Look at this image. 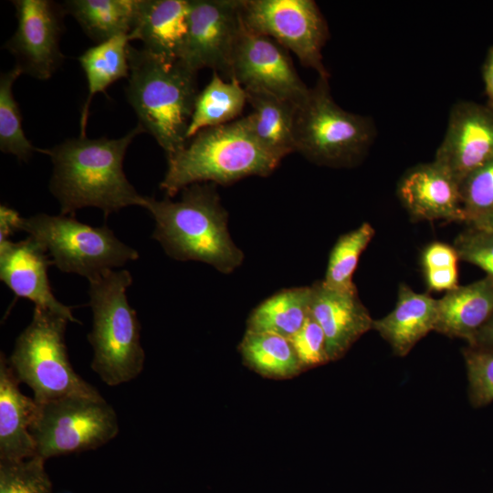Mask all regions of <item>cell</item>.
<instances>
[{
	"label": "cell",
	"mask_w": 493,
	"mask_h": 493,
	"mask_svg": "<svg viewBox=\"0 0 493 493\" xmlns=\"http://www.w3.org/2000/svg\"><path fill=\"white\" fill-rule=\"evenodd\" d=\"M436 317L437 299L402 283L393 309L374 320L372 330L390 345L395 356L404 357L421 339L435 330Z\"/></svg>",
	"instance_id": "19"
},
{
	"label": "cell",
	"mask_w": 493,
	"mask_h": 493,
	"mask_svg": "<svg viewBox=\"0 0 493 493\" xmlns=\"http://www.w3.org/2000/svg\"><path fill=\"white\" fill-rule=\"evenodd\" d=\"M247 97L245 89L235 80L224 81L213 71L211 80L199 91L186 137L199 131L233 122L239 119Z\"/></svg>",
	"instance_id": "26"
},
{
	"label": "cell",
	"mask_w": 493,
	"mask_h": 493,
	"mask_svg": "<svg viewBox=\"0 0 493 493\" xmlns=\"http://www.w3.org/2000/svg\"><path fill=\"white\" fill-rule=\"evenodd\" d=\"M289 341L298 356L302 372L330 362L324 332L311 315Z\"/></svg>",
	"instance_id": "35"
},
{
	"label": "cell",
	"mask_w": 493,
	"mask_h": 493,
	"mask_svg": "<svg viewBox=\"0 0 493 493\" xmlns=\"http://www.w3.org/2000/svg\"><path fill=\"white\" fill-rule=\"evenodd\" d=\"M145 132L137 124L118 139L71 138L45 149L53 163L49 190L60 205V215L74 216L84 207H96L105 217L131 206L143 207L145 196L127 179L123 160L133 139Z\"/></svg>",
	"instance_id": "1"
},
{
	"label": "cell",
	"mask_w": 493,
	"mask_h": 493,
	"mask_svg": "<svg viewBox=\"0 0 493 493\" xmlns=\"http://www.w3.org/2000/svg\"><path fill=\"white\" fill-rule=\"evenodd\" d=\"M241 18L246 29L274 39L319 77L329 78L322 49L330 32L315 1L241 0Z\"/></svg>",
	"instance_id": "10"
},
{
	"label": "cell",
	"mask_w": 493,
	"mask_h": 493,
	"mask_svg": "<svg viewBox=\"0 0 493 493\" xmlns=\"http://www.w3.org/2000/svg\"><path fill=\"white\" fill-rule=\"evenodd\" d=\"M190 0H137L131 33L142 48L168 59H180L185 41Z\"/></svg>",
	"instance_id": "18"
},
{
	"label": "cell",
	"mask_w": 493,
	"mask_h": 493,
	"mask_svg": "<svg viewBox=\"0 0 493 493\" xmlns=\"http://www.w3.org/2000/svg\"><path fill=\"white\" fill-rule=\"evenodd\" d=\"M482 79L487 98L486 103L493 107V45L488 48L482 66Z\"/></svg>",
	"instance_id": "37"
},
{
	"label": "cell",
	"mask_w": 493,
	"mask_h": 493,
	"mask_svg": "<svg viewBox=\"0 0 493 493\" xmlns=\"http://www.w3.org/2000/svg\"><path fill=\"white\" fill-rule=\"evenodd\" d=\"M19 381L0 356V460L16 461L36 456V446L29 432L37 403L22 393Z\"/></svg>",
	"instance_id": "20"
},
{
	"label": "cell",
	"mask_w": 493,
	"mask_h": 493,
	"mask_svg": "<svg viewBox=\"0 0 493 493\" xmlns=\"http://www.w3.org/2000/svg\"><path fill=\"white\" fill-rule=\"evenodd\" d=\"M467 345L493 350V315Z\"/></svg>",
	"instance_id": "38"
},
{
	"label": "cell",
	"mask_w": 493,
	"mask_h": 493,
	"mask_svg": "<svg viewBox=\"0 0 493 493\" xmlns=\"http://www.w3.org/2000/svg\"><path fill=\"white\" fill-rule=\"evenodd\" d=\"M131 284L132 277L126 269L111 270L89 281L92 329L88 340L93 349L90 367L109 386L131 382L144 366L141 325L127 298Z\"/></svg>",
	"instance_id": "5"
},
{
	"label": "cell",
	"mask_w": 493,
	"mask_h": 493,
	"mask_svg": "<svg viewBox=\"0 0 493 493\" xmlns=\"http://www.w3.org/2000/svg\"><path fill=\"white\" fill-rule=\"evenodd\" d=\"M467 377V396L473 408L493 402V350L467 346L462 350Z\"/></svg>",
	"instance_id": "33"
},
{
	"label": "cell",
	"mask_w": 493,
	"mask_h": 493,
	"mask_svg": "<svg viewBox=\"0 0 493 493\" xmlns=\"http://www.w3.org/2000/svg\"><path fill=\"white\" fill-rule=\"evenodd\" d=\"M493 315V278L457 286L437 299L435 330L467 343Z\"/></svg>",
	"instance_id": "21"
},
{
	"label": "cell",
	"mask_w": 493,
	"mask_h": 493,
	"mask_svg": "<svg viewBox=\"0 0 493 493\" xmlns=\"http://www.w3.org/2000/svg\"><path fill=\"white\" fill-rule=\"evenodd\" d=\"M376 136L371 118L341 109L333 100L329 78L319 77L297 105L295 152L319 165L350 167L367 153Z\"/></svg>",
	"instance_id": "6"
},
{
	"label": "cell",
	"mask_w": 493,
	"mask_h": 493,
	"mask_svg": "<svg viewBox=\"0 0 493 493\" xmlns=\"http://www.w3.org/2000/svg\"><path fill=\"white\" fill-rule=\"evenodd\" d=\"M84 34L97 44L130 35L134 27L137 0H67L61 2Z\"/></svg>",
	"instance_id": "24"
},
{
	"label": "cell",
	"mask_w": 493,
	"mask_h": 493,
	"mask_svg": "<svg viewBox=\"0 0 493 493\" xmlns=\"http://www.w3.org/2000/svg\"><path fill=\"white\" fill-rule=\"evenodd\" d=\"M369 223L341 236L333 246L327 266L323 284L332 289L350 290L355 288L352 276L359 258L374 236Z\"/></svg>",
	"instance_id": "29"
},
{
	"label": "cell",
	"mask_w": 493,
	"mask_h": 493,
	"mask_svg": "<svg viewBox=\"0 0 493 493\" xmlns=\"http://www.w3.org/2000/svg\"><path fill=\"white\" fill-rule=\"evenodd\" d=\"M252 111L240 118L246 129L267 151L279 159L295 152L297 104L260 89H246Z\"/></svg>",
	"instance_id": "22"
},
{
	"label": "cell",
	"mask_w": 493,
	"mask_h": 493,
	"mask_svg": "<svg viewBox=\"0 0 493 493\" xmlns=\"http://www.w3.org/2000/svg\"><path fill=\"white\" fill-rule=\"evenodd\" d=\"M18 231L38 241L59 270L89 282L139 258L138 251L121 242L107 226L94 227L72 215L40 213L21 217Z\"/></svg>",
	"instance_id": "8"
},
{
	"label": "cell",
	"mask_w": 493,
	"mask_h": 493,
	"mask_svg": "<svg viewBox=\"0 0 493 493\" xmlns=\"http://www.w3.org/2000/svg\"><path fill=\"white\" fill-rule=\"evenodd\" d=\"M453 246L460 260L478 267L493 278V230L467 226Z\"/></svg>",
	"instance_id": "34"
},
{
	"label": "cell",
	"mask_w": 493,
	"mask_h": 493,
	"mask_svg": "<svg viewBox=\"0 0 493 493\" xmlns=\"http://www.w3.org/2000/svg\"><path fill=\"white\" fill-rule=\"evenodd\" d=\"M120 431L113 407L102 396H65L37 403L29 428L36 456H53L97 449Z\"/></svg>",
	"instance_id": "9"
},
{
	"label": "cell",
	"mask_w": 493,
	"mask_h": 493,
	"mask_svg": "<svg viewBox=\"0 0 493 493\" xmlns=\"http://www.w3.org/2000/svg\"><path fill=\"white\" fill-rule=\"evenodd\" d=\"M242 26L241 0H190L180 60L196 72L209 68L229 77Z\"/></svg>",
	"instance_id": "12"
},
{
	"label": "cell",
	"mask_w": 493,
	"mask_h": 493,
	"mask_svg": "<svg viewBox=\"0 0 493 493\" xmlns=\"http://www.w3.org/2000/svg\"><path fill=\"white\" fill-rule=\"evenodd\" d=\"M493 493V492H492Z\"/></svg>",
	"instance_id": "40"
},
{
	"label": "cell",
	"mask_w": 493,
	"mask_h": 493,
	"mask_svg": "<svg viewBox=\"0 0 493 493\" xmlns=\"http://www.w3.org/2000/svg\"><path fill=\"white\" fill-rule=\"evenodd\" d=\"M22 216L11 207L0 206V241L8 240L10 236L18 231V224Z\"/></svg>",
	"instance_id": "36"
},
{
	"label": "cell",
	"mask_w": 493,
	"mask_h": 493,
	"mask_svg": "<svg viewBox=\"0 0 493 493\" xmlns=\"http://www.w3.org/2000/svg\"><path fill=\"white\" fill-rule=\"evenodd\" d=\"M134 40L131 34L114 37L85 50L79 62L86 75L88 96L80 115V135H86L89 106L96 93L105 90L114 82L128 79L130 73L128 49Z\"/></svg>",
	"instance_id": "23"
},
{
	"label": "cell",
	"mask_w": 493,
	"mask_h": 493,
	"mask_svg": "<svg viewBox=\"0 0 493 493\" xmlns=\"http://www.w3.org/2000/svg\"><path fill=\"white\" fill-rule=\"evenodd\" d=\"M229 80L236 81L246 89L264 90L297 105L309 91L297 73L288 50L274 39L249 31L244 25L233 52Z\"/></svg>",
	"instance_id": "13"
},
{
	"label": "cell",
	"mask_w": 493,
	"mask_h": 493,
	"mask_svg": "<svg viewBox=\"0 0 493 493\" xmlns=\"http://www.w3.org/2000/svg\"><path fill=\"white\" fill-rule=\"evenodd\" d=\"M68 321L59 313L35 306L30 323L7 358L17 380L32 390L36 403L71 395L101 396L69 362L65 342Z\"/></svg>",
	"instance_id": "7"
},
{
	"label": "cell",
	"mask_w": 493,
	"mask_h": 493,
	"mask_svg": "<svg viewBox=\"0 0 493 493\" xmlns=\"http://www.w3.org/2000/svg\"><path fill=\"white\" fill-rule=\"evenodd\" d=\"M459 190L465 224L474 226L493 212V159L469 173Z\"/></svg>",
	"instance_id": "30"
},
{
	"label": "cell",
	"mask_w": 493,
	"mask_h": 493,
	"mask_svg": "<svg viewBox=\"0 0 493 493\" xmlns=\"http://www.w3.org/2000/svg\"><path fill=\"white\" fill-rule=\"evenodd\" d=\"M458 254L454 246L442 242L427 245L421 257L429 290L450 291L458 286Z\"/></svg>",
	"instance_id": "32"
},
{
	"label": "cell",
	"mask_w": 493,
	"mask_h": 493,
	"mask_svg": "<svg viewBox=\"0 0 493 493\" xmlns=\"http://www.w3.org/2000/svg\"><path fill=\"white\" fill-rule=\"evenodd\" d=\"M16 30L4 48L16 58L22 74L47 80L60 68L64 55L60 39L67 16L62 3L51 0H14Z\"/></svg>",
	"instance_id": "11"
},
{
	"label": "cell",
	"mask_w": 493,
	"mask_h": 493,
	"mask_svg": "<svg viewBox=\"0 0 493 493\" xmlns=\"http://www.w3.org/2000/svg\"><path fill=\"white\" fill-rule=\"evenodd\" d=\"M21 74L14 66L0 76V150L26 163L34 152L44 153L45 150L35 147L23 131L19 105L13 94L14 82Z\"/></svg>",
	"instance_id": "28"
},
{
	"label": "cell",
	"mask_w": 493,
	"mask_h": 493,
	"mask_svg": "<svg viewBox=\"0 0 493 493\" xmlns=\"http://www.w3.org/2000/svg\"><path fill=\"white\" fill-rule=\"evenodd\" d=\"M125 89L138 124L163 149L166 157L187 142L198 96L197 72L180 59H168L130 45Z\"/></svg>",
	"instance_id": "3"
},
{
	"label": "cell",
	"mask_w": 493,
	"mask_h": 493,
	"mask_svg": "<svg viewBox=\"0 0 493 493\" xmlns=\"http://www.w3.org/2000/svg\"><path fill=\"white\" fill-rule=\"evenodd\" d=\"M493 159V107L461 100L453 105L446 131L434 162L458 184Z\"/></svg>",
	"instance_id": "14"
},
{
	"label": "cell",
	"mask_w": 493,
	"mask_h": 493,
	"mask_svg": "<svg viewBox=\"0 0 493 493\" xmlns=\"http://www.w3.org/2000/svg\"><path fill=\"white\" fill-rule=\"evenodd\" d=\"M167 158L160 188L167 197L197 183L226 185L247 176H268L281 159L262 147L241 119L199 131Z\"/></svg>",
	"instance_id": "4"
},
{
	"label": "cell",
	"mask_w": 493,
	"mask_h": 493,
	"mask_svg": "<svg viewBox=\"0 0 493 493\" xmlns=\"http://www.w3.org/2000/svg\"><path fill=\"white\" fill-rule=\"evenodd\" d=\"M476 226V227L493 230V212L490 215H488L486 218H484L482 221H480L479 223L474 226Z\"/></svg>",
	"instance_id": "39"
},
{
	"label": "cell",
	"mask_w": 493,
	"mask_h": 493,
	"mask_svg": "<svg viewBox=\"0 0 493 493\" xmlns=\"http://www.w3.org/2000/svg\"><path fill=\"white\" fill-rule=\"evenodd\" d=\"M43 458L0 460V493H53Z\"/></svg>",
	"instance_id": "31"
},
{
	"label": "cell",
	"mask_w": 493,
	"mask_h": 493,
	"mask_svg": "<svg viewBox=\"0 0 493 493\" xmlns=\"http://www.w3.org/2000/svg\"><path fill=\"white\" fill-rule=\"evenodd\" d=\"M47 254L29 236L19 242L0 241V278L16 297L59 313L70 322L80 323L71 308L59 302L52 292L47 275L52 260Z\"/></svg>",
	"instance_id": "15"
},
{
	"label": "cell",
	"mask_w": 493,
	"mask_h": 493,
	"mask_svg": "<svg viewBox=\"0 0 493 493\" xmlns=\"http://www.w3.org/2000/svg\"><path fill=\"white\" fill-rule=\"evenodd\" d=\"M245 363L264 377L288 379L302 372L288 339L246 330L239 345Z\"/></svg>",
	"instance_id": "27"
},
{
	"label": "cell",
	"mask_w": 493,
	"mask_h": 493,
	"mask_svg": "<svg viewBox=\"0 0 493 493\" xmlns=\"http://www.w3.org/2000/svg\"><path fill=\"white\" fill-rule=\"evenodd\" d=\"M311 287L281 290L260 303L247 320L248 331L290 339L310 316Z\"/></svg>",
	"instance_id": "25"
},
{
	"label": "cell",
	"mask_w": 493,
	"mask_h": 493,
	"mask_svg": "<svg viewBox=\"0 0 493 493\" xmlns=\"http://www.w3.org/2000/svg\"><path fill=\"white\" fill-rule=\"evenodd\" d=\"M397 195L414 221L465 223L459 184L434 161L404 173Z\"/></svg>",
	"instance_id": "16"
},
{
	"label": "cell",
	"mask_w": 493,
	"mask_h": 493,
	"mask_svg": "<svg viewBox=\"0 0 493 493\" xmlns=\"http://www.w3.org/2000/svg\"><path fill=\"white\" fill-rule=\"evenodd\" d=\"M310 287V315L324 332L330 361H337L363 334L372 330L374 320L361 301L356 288L332 289L322 280Z\"/></svg>",
	"instance_id": "17"
},
{
	"label": "cell",
	"mask_w": 493,
	"mask_h": 493,
	"mask_svg": "<svg viewBox=\"0 0 493 493\" xmlns=\"http://www.w3.org/2000/svg\"><path fill=\"white\" fill-rule=\"evenodd\" d=\"M143 207L155 221L152 237L171 257L205 262L226 274L241 265L244 255L228 233L215 184L188 185L176 202L145 196Z\"/></svg>",
	"instance_id": "2"
}]
</instances>
